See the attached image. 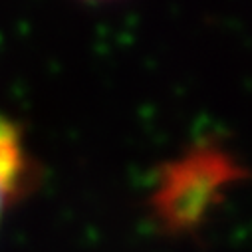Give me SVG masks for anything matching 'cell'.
<instances>
[{
	"instance_id": "6da1fadb",
	"label": "cell",
	"mask_w": 252,
	"mask_h": 252,
	"mask_svg": "<svg viewBox=\"0 0 252 252\" xmlns=\"http://www.w3.org/2000/svg\"><path fill=\"white\" fill-rule=\"evenodd\" d=\"M244 175L238 161L217 141H201L163 165L155 189V209L171 224L203 219L222 191Z\"/></svg>"
},
{
	"instance_id": "3957f363",
	"label": "cell",
	"mask_w": 252,
	"mask_h": 252,
	"mask_svg": "<svg viewBox=\"0 0 252 252\" xmlns=\"http://www.w3.org/2000/svg\"><path fill=\"white\" fill-rule=\"evenodd\" d=\"M90 2H107V0H90Z\"/></svg>"
},
{
	"instance_id": "7a4b0ae2",
	"label": "cell",
	"mask_w": 252,
	"mask_h": 252,
	"mask_svg": "<svg viewBox=\"0 0 252 252\" xmlns=\"http://www.w3.org/2000/svg\"><path fill=\"white\" fill-rule=\"evenodd\" d=\"M26 171L28 159L22 131L12 119L0 115V219L20 189Z\"/></svg>"
}]
</instances>
